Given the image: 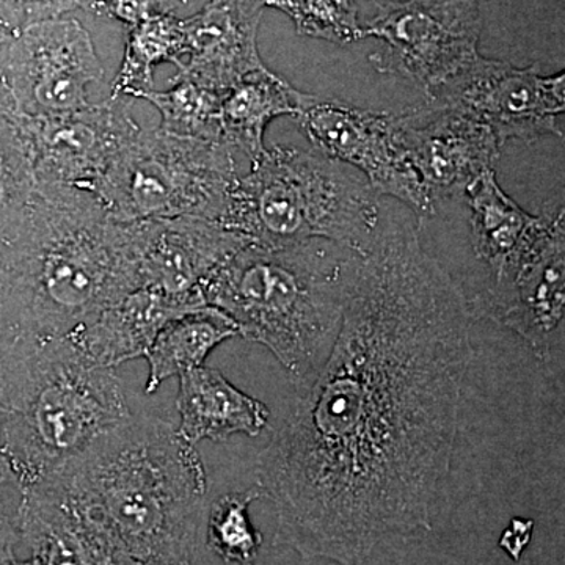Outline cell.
<instances>
[{"label": "cell", "instance_id": "cell-1", "mask_svg": "<svg viewBox=\"0 0 565 565\" xmlns=\"http://www.w3.org/2000/svg\"><path fill=\"white\" fill-rule=\"evenodd\" d=\"M471 318L416 226L381 225L329 359L256 459L275 546L363 565L385 542L433 531L473 362Z\"/></svg>", "mask_w": 565, "mask_h": 565}, {"label": "cell", "instance_id": "cell-2", "mask_svg": "<svg viewBox=\"0 0 565 565\" xmlns=\"http://www.w3.org/2000/svg\"><path fill=\"white\" fill-rule=\"evenodd\" d=\"M137 289L131 223L88 192L39 184L24 221L0 239V340L66 337Z\"/></svg>", "mask_w": 565, "mask_h": 565}, {"label": "cell", "instance_id": "cell-3", "mask_svg": "<svg viewBox=\"0 0 565 565\" xmlns=\"http://www.w3.org/2000/svg\"><path fill=\"white\" fill-rule=\"evenodd\" d=\"M40 482L68 498L136 563L192 565L206 470L195 446L161 416L132 415Z\"/></svg>", "mask_w": 565, "mask_h": 565}, {"label": "cell", "instance_id": "cell-4", "mask_svg": "<svg viewBox=\"0 0 565 565\" xmlns=\"http://www.w3.org/2000/svg\"><path fill=\"white\" fill-rule=\"evenodd\" d=\"M329 241L248 244L211 275L204 302L228 315L241 337L277 356L297 392L322 370L340 333L362 256Z\"/></svg>", "mask_w": 565, "mask_h": 565}, {"label": "cell", "instance_id": "cell-5", "mask_svg": "<svg viewBox=\"0 0 565 565\" xmlns=\"http://www.w3.org/2000/svg\"><path fill=\"white\" fill-rule=\"evenodd\" d=\"M132 412L114 370L65 337L0 340V448L17 484H36Z\"/></svg>", "mask_w": 565, "mask_h": 565}, {"label": "cell", "instance_id": "cell-6", "mask_svg": "<svg viewBox=\"0 0 565 565\" xmlns=\"http://www.w3.org/2000/svg\"><path fill=\"white\" fill-rule=\"evenodd\" d=\"M381 196L363 174L318 150L274 145L237 178L218 225L262 247L329 241L364 256Z\"/></svg>", "mask_w": 565, "mask_h": 565}, {"label": "cell", "instance_id": "cell-7", "mask_svg": "<svg viewBox=\"0 0 565 565\" xmlns=\"http://www.w3.org/2000/svg\"><path fill=\"white\" fill-rule=\"evenodd\" d=\"M237 178L234 150L225 141L141 129L90 195L115 222L199 217L217 223Z\"/></svg>", "mask_w": 565, "mask_h": 565}, {"label": "cell", "instance_id": "cell-8", "mask_svg": "<svg viewBox=\"0 0 565 565\" xmlns=\"http://www.w3.org/2000/svg\"><path fill=\"white\" fill-rule=\"evenodd\" d=\"M481 0H390L362 25V40L384 43L370 57L379 73L411 81L433 102L481 55Z\"/></svg>", "mask_w": 565, "mask_h": 565}, {"label": "cell", "instance_id": "cell-9", "mask_svg": "<svg viewBox=\"0 0 565 565\" xmlns=\"http://www.w3.org/2000/svg\"><path fill=\"white\" fill-rule=\"evenodd\" d=\"M104 68L90 33L73 18L22 25L0 57V111L11 121L43 120L88 106Z\"/></svg>", "mask_w": 565, "mask_h": 565}, {"label": "cell", "instance_id": "cell-10", "mask_svg": "<svg viewBox=\"0 0 565 565\" xmlns=\"http://www.w3.org/2000/svg\"><path fill=\"white\" fill-rule=\"evenodd\" d=\"M292 118L315 150L363 174L379 196L407 204L418 222L437 214V203L401 137L397 114L364 110L303 93Z\"/></svg>", "mask_w": 565, "mask_h": 565}, {"label": "cell", "instance_id": "cell-11", "mask_svg": "<svg viewBox=\"0 0 565 565\" xmlns=\"http://www.w3.org/2000/svg\"><path fill=\"white\" fill-rule=\"evenodd\" d=\"M433 102L473 115L492 129L500 147L511 140L533 145L546 136H564V73L545 76L537 65L516 68L479 55Z\"/></svg>", "mask_w": 565, "mask_h": 565}, {"label": "cell", "instance_id": "cell-12", "mask_svg": "<svg viewBox=\"0 0 565 565\" xmlns=\"http://www.w3.org/2000/svg\"><path fill=\"white\" fill-rule=\"evenodd\" d=\"M132 104L126 96H109L58 117L14 122L28 141L39 184L90 193L141 131Z\"/></svg>", "mask_w": 565, "mask_h": 565}, {"label": "cell", "instance_id": "cell-13", "mask_svg": "<svg viewBox=\"0 0 565 565\" xmlns=\"http://www.w3.org/2000/svg\"><path fill=\"white\" fill-rule=\"evenodd\" d=\"M139 289L206 307L203 289L211 275L250 241L199 217L131 223Z\"/></svg>", "mask_w": 565, "mask_h": 565}, {"label": "cell", "instance_id": "cell-14", "mask_svg": "<svg viewBox=\"0 0 565 565\" xmlns=\"http://www.w3.org/2000/svg\"><path fill=\"white\" fill-rule=\"evenodd\" d=\"M470 305L471 315L508 327L533 349L542 362L552 360L563 338L565 318L564 210L544 243L498 285L487 286Z\"/></svg>", "mask_w": 565, "mask_h": 565}, {"label": "cell", "instance_id": "cell-15", "mask_svg": "<svg viewBox=\"0 0 565 565\" xmlns=\"http://www.w3.org/2000/svg\"><path fill=\"white\" fill-rule=\"evenodd\" d=\"M397 122L412 163L435 203L463 195L500 159L492 129L459 107L427 102L397 114Z\"/></svg>", "mask_w": 565, "mask_h": 565}, {"label": "cell", "instance_id": "cell-16", "mask_svg": "<svg viewBox=\"0 0 565 565\" xmlns=\"http://www.w3.org/2000/svg\"><path fill=\"white\" fill-rule=\"evenodd\" d=\"M264 9V0H206L202 11L182 20L184 57L178 73L226 93L263 68L258 29Z\"/></svg>", "mask_w": 565, "mask_h": 565}, {"label": "cell", "instance_id": "cell-17", "mask_svg": "<svg viewBox=\"0 0 565 565\" xmlns=\"http://www.w3.org/2000/svg\"><path fill=\"white\" fill-rule=\"evenodd\" d=\"M17 523L40 565H140L68 498L43 482L22 487Z\"/></svg>", "mask_w": 565, "mask_h": 565}, {"label": "cell", "instance_id": "cell-18", "mask_svg": "<svg viewBox=\"0 0 565 565\" xmlns=\"http://www.w3.org/2000/svg\"><path fill=\"white\" fill-rule=\"evenodd\" d=\"M470 207L471 245L489 266V285L503 282L539 247L555 215H533L501 189L494 170H487L463 193Z\"/></svg>", "mask_w": 565, "mask_h": 565}, {"label": "cell", "instance_id": "cell-19", "mask_svg": "<svg viewBox=\"0 0 565 565\" xmlns=\"http://www.w3.org/2000/svg\"><path fill=\"white\" fill-rule=\"evenodd\" d=\"M192 310L166 294L137 289L65 338L95 366L115 370L147 355L163 326Z\"/></svg>", "mask_w": 565, "mask_h": 565}, {"label": "cell", "instance_id": "cell-20", "mask_svg": "<svg viewBox=\"0 0 565 565\" xmlns=\"http://www.w3.org/2000/svg\"><path fill=\"white\" fill-rule=\"evenodd\" d=\"M178 433L188 444L225 441L232 435L258 437L269 424L270 412L226 381L218 370L200 366L180 375L177 397Z\"/></svg>", "mask_w": 565, "mask_h": 565}, {"label": "cell", "instance_id": "cell-21", "mask_svg": "<svg viewBox=\"0 0 565 565\" xmlns=\"http://www.w3.org/2000/svg\"><path fill=\"white\" fill-rule=\"evenodd\" d=\"M302 98L303 92L266 65L252 71L223 96L218 115L222 140L255 162L266 151L267 125L282 115L294 117Z\"/></svg>", "mask_w": 565, "mask_h": 565}, {"label": "cell", "instance_id": "cell-22", "mask_svg": "<svg viewBox=\"0 0 565 565\" xmlns=\"http://www.w3.org/2000/svg\"><path fill=\"white\" fill-rule=\"evenodd\" d=\"M234 337H239L236 323L211 305L172 319L145 355L150 366L145 392L152 394L167 379L203 366L218 344Z\"/></svg>", "mask_w": 565, "mask_h": 565}, {"label": "cell", "instance_id": "cell-23", "mask_svg": "<svg viewBox=\"0 0 565 565\" xmlns=\"http://www.w3.org/2000/svg\"><path fill=\"white\" fill-rule=\"evenodd\" d=\"M184 57L182 20L174 14H159L128 29L121 68L111 84L110 96H126L134 102L154 88V68L161 63L181 65Z\"/></svg>", "mask_w": 565, "mask_h": 565}, {"label": "cell", "instance_id": "cell-24", "mask_svg": "<svg viewBox=\"0 0 565 565\" xmlns=\"http://www.w3.org/2000/svg\"><path fill=\"white\" fill-rule=\"evenodd\" d=\"M169 84L170 88L166 92L152 88L139 96L161 114L159 129L174 136L223 141L218 115L225 93L206 87L181 73L174 74Z\"/></svg>", "mask_w": 565, "mask_h": 565}, {"label": "cell", "instance_id": "cell-25", "mask_svg": "<svg viewBox=\"0 0 565 565\" xmlns=\"http://www.w3.org/2000/svg\"><path fill=\"white\" fill-rule=\"evenodd\" d=\"M39 192L28 141L0 111V239L24 221Z\"/></svg>", "mask_w": 565, "mask_h": 565}, {"label": "cell", "instance_id": "cell-26", "mask_svg": "<svg viewBox=\"0 0 565 565\" xmlns=\"http://www.w3.org/2000/svg\"><path fill=\"white\" fill-rule=\"evenodd\" d=\"M262 487L222 494L207 515V545L225 563L252 564L263 545V535L252 525L248 508L263 500Z\"/></svg>", "mask_w": 565, "mask_h": 565}, {"label": "cell", "instance_id": "cell-27", "mask_svg": "<svg viewBox=\"0 0 565 565\" xmlns=\"http://www.w3.org/2000/svg\"><path fill=\"white\" fill-rule=\"evenodd\" d=\"M270 7L288 14L300 35L343 46L362 40L359 0H275Z\"/></svg>", "mask_w": 565, "mask_h": 565}, {"label": "cell", "instance_id": "cell-28", "mask_svg": "<svg viewBox=\"0 0 565 565\" xmlns=\"http://www.w3.org/2000/svg\"><path fill=\"white\" fill-rule=\"evenodd\" d=\"M188 0H95L93 13L134 28L159 14H174Z\"/></svg>", "mask_w": 565, "mask_h": 565}, {"label": "cell", "instance_id": "cell-29", "mask_svg": "<svg viewBox=\"0 0 565 565\" xmlns=\"http://www.w3.org/2000/svg\"><path fill=\"white\" fill-rule=\"evenodd\" d=\"M20 11L22 25L58 20L71 11H93L95 0H14Z\"/></svg>", "mask_w": 565, "mask_h": 565}, {"label": "cell", "instance_id": "cell-30", "mask_svg": "<svg viewBox=\"0 0 565 565\" xmlns=\"http://www.w3.org/2000/svg\"><path fill=\"white\" fill-rule=\"evenodd\" d=\"M533 533V520L515 516V519L511 520L509 526L505 527L504 533L501 534L500 546L504 550L505 555L514 561H519L526 546L530 545Z\"/></svg>", "mask_w": 565, "mask_h": 565}, {"label": "cell", "instance_id": "cell-31", "mask_svg": "<svg viewBox=\"0 0 565 565\" xmlns=\"http://www.w3.org/2000/svg\"><path fill=\"white\" fill-rule=\"evenodd\" d=\"M21 541L18 531L17 516L7 514L6 508L0 503V561L14 557V545Z\"/></svg>", "mask_w": 565, "mask_h": 565}, {"label": "cell", "instance_id": "cell-32", "mask_svg": "<svg viewBox=\"0 0 565 565\" xmlns=\"http://www.w3.org/2000/svg\"><path fill=\"white\" fill-rule=\"evenodd\" d=\"M0 28L11 32L22 28L20 11L14 0H0Z\"/></svg>", "mask_w": 565, "mask_h": 565}, {"label": "cell", "instance_id": "cell-33", "mask_svg": "<svg viewBox=\"0 0 565 565\" xmlns=\"http://www.w3.org/2000/svg\"><path fill=\"white\" fill-rule=\"evenodd\" d=\"M9 482H17V476H14L9 459L0 448V487L9 484Z\"/></svg>", "mask_w": 565, "mask_h": 565}, {"label": "cell", "instance_id": "cell-34", "mask_svg": "<svg viewBox=\"0 0 565 565\" xmlns=\"http://www.w3.org/2000/svg\"><path fill=\"white\" fill-rule=\"evenodd\" d=\"M0 565H40L33 557L28 561L17 559V556L10 557V559L0 561Z\"/></svg>", "mask_w": 565, "mask_h": 565}, {"label": "cell", "instance_id": "cell-35", "mask_svg": "<svg viewBox=\"0 0 565 565\" xmlns=\"http://www.w3.org/2000/svg\"><path fill=\"white\" fill-rule=\"evenodd\" d=\"M11 31H7V29L0 28V57H2L3 47H6L7 41H9L11 36Z\"/></svg>", "mask_w": 565, "mask_h": 565}, {"label": "cell", "instance_id": "cell-36", "mask_svg": "<svg viewBox=\"0 0 565 565\" xmlns=\"http://www.w3.org/2000/svg\"><path fill=\"white\" fill-rule=\"evenodd\" d=\"M275 0H264V3H266V7H270V3H274Z\"/></svg>", "mask_w": 565, "mask_h": 565}, {"label": "cell", "instance_id": "cell-37", "mask_svg": "<svg viewBox=\"0 0 565 565\" xmlns=\"http://www.w3.org/2000/svg\"><path fill=\"white\" fill-rule=\"evenodd\" d=\"M247 565H252V564H247Z\"/></svg>", "mask_w": 565, "mask_h": 565}, {"label": "cell", "instance_id": "cell-38", "mask_svg": "<svg viewBox=\"0 0 565 565\" xmlns=\"http://www.w3.org/2000/svg\"><path fill=\"white\" fill-rule=\"evenodd\" d=\"M93 7H95V6H93ZM92 13H93V11H92Z\"/></svg>", "mask_w": 565, "mask_h": 565}]
</instances>
